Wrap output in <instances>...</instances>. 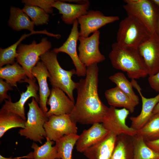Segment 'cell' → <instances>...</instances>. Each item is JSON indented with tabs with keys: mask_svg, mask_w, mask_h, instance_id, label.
<instances>
[{
	"mask_svg": "<svg viewBox=\"0 0 159 159\" xmlns=\"http://www.w3.org/2000/svg\"><path fill=\"white\" fill-rule=\"evenodd\" d=\"M159 112V102L155 107L153 112V114Z\"/></svg>",
	"mask_w": 159,
	"mask_h": 159,
	"instance_id": "obj_38",
	"label": "cell"
},
{
	"mask_svg": "<svg viewBox=\"0 0 159 159\" xmlns=\"http://www.w3.org/2000/svg\"><path fill=\"white\" fill-rule=\"evenodd\" d=\"M36 34H43L50 37L56 38V34L50 33L46 30L42 31H35L26 34L22 35L19 39L14 44L5 49H0V66L2 67L5 64H13L15 62V58L17 56V48L23 40L30 35Z\"/></svg>",
	"mask_w": 159,
	"mask_h": 159,
	"instance_id": "obj_24",
	"label": "cell"
},
{
	"mask_svg": "<svg viewBox=\"0 0 159 159\" xmlns=\"http://www.w3.org/2000/svg\"><path fill=\"white\" fill-rule=\"evenodd\" d=\"M119 19L117 16H106L100 11L89 10L77 19L80 25V37H88L102 26Z\"/></svg>",
	"mask_w": 159,
	"mask_h": 159,
	"instance_id": "obj_11",
	"label": "cell"
},
{
	"mask_svg": "<svg viewBox=\"0 0 159 159\" xmlns=\"http://www.w3.org/2000/svg\"><path fill=\"white\" fill-rule=\"evenodd\" d=\"M99 71L97 63L87 67L85 77L77 82L76 101L69 115L76 123H102L108 111L109 107L102 102L98 94Z\"/></svg>",
	"mask_w": 159,
	"mask_h": 159,
	"instance_id": "obj_1",
	"label": "cell"
},
{
	"mask_svg": "<svg viewBox=\"0 0 159 159\" xmlns=\"http://www.w3.org/2000/svg\"><path fill=\"white\" fill-rule=\"evenodd\" d=\"M79 136L77 134L65 135L55 141L57 159H72L73 149Z\"/></svg>",
	"mask_w": 159,
	"mask_h": 159,
	"instance_id": "obj_28",
	"label": "cell"
},
{
	"mask_svg": "<svg viewBox=\"0 0 159 159\" xmlns=\"http://www.w3.org/2000/svg\"><path fill=\"white\" fill-rule=\"evenodd\" d=\"M51 47V43L46 38H43L39 43L34 41L29 44H19L16 51L17 62L23 67L29 79H34L32 73V69L39 62L40 56Z\"/></svg>",
	"mask_w": 159,
	"mask_h": 159,
	"instance_id": "obj_6",
	"label": "cell"
},
{
	"mask_svg": "<svg viewBox=\"0 0 159 159\" xmlns=\"http://www.w3.org/2000/svg\"><path fill=\"white\" fill-rule=\"evenodd\" d=\"M10 12L8 23L12 29L16 31L26 29L31 32L34 31V22L22 9L14 6H11Z\"/></svg>",
	"mask_w": 159,
	"mask_h": 159,
	"instance_id": "obj_23",
	"label": "cell"
},
{
	"mask_svg": "<svg viewBox=\"0 0 159 159\" xmlns=\"http://www.w3.org/2000/svg\"><path fill=\"white\" fill-rule=\"evenodd\" d=\"M90 4L67 3L64 1L54 0L52 7L57 9L62 15L61 19L65 24L71 25L89 10Z\"/></svg>",
	"mask_w": 159,
	"mask_h": 159,
	"instance_id": "obj_18",
	"label": "cell"
},
{
	"mask_svg": "<svg viewBox=\"0 0 159 159\" xmlns=\"http://www.w3.org/2000/svg\"><path fill=\"white\" fill-rule=\"evenodd\" d=\"M54 1L53 0H23L22 2L25 4L38 6L44 9L47 13L52 14L53 11L52 5Z\"/></svg>",
	"mask_w": 159,
	"mask_h": 159,
	"instance_id": "obj_33",
	"label": "cell"
},
{
	"mask_svg": "<svg viewBox=\"0 0 159 159\" xmlns=\"http://www.w3.org/2000/svg\"><path fill=\"white\" fill-rule=\"evenodd\" d=\"M148 81L151 88L159 92V71L155 74L149 76Z\"/></svg>",
	"mask_w": 159,
	"mask_h": 159,
	"instance_id": "obj_35",
	"label": "cell"
},
{
	"mask_svg": "<svg viewBox=\"0 0 159 159\" xmlns=\"http://www.w3.org/2000/svg\"><path fill=\"white\" fill-rule=\"evenodd\" d=\"M155 32L159 36V7H158V14L156 22Z\"/></svg>",
	"mask_w": 159,
	"mask_h": 159,
	"instance_id": "obj_37",
	"label": "cell"
},
{
	"mask_svg": "<svg viewBox=\"0 0 159 159\" xmlns=\"http://www.w3.org/2000/svg\"><path fill=\"white\" fill-rule=\"evenodd\" d=\"M154 4L158 7H159V0H151Z\"/></svg>",
	"mask_w": 159,
	"mask_h": 159,
	"instance_id": "obj_39",
	"label": "cell"
},
{
	"mask_svg": "<svg viewBox=\"0 0 159 159\" xmlns=\"http://www.w3.org/2000/svg\"><path fill=\"white\" fill-rule=\"evenodd\" d=\"M109 57L113 67L126 72L131 79L145 78L148 75L143 59L138 50L123 48L113 43Z\"/></svg>",
	"mask_w": 159,
	"mask_h": 159,
	"instance_id": "obj_2",
	"label": "cell"
},
{
	"mask_svg": "<svg viewBox=\"0 0 159 159\" xmlns=\"http://www.w3.org/2000/svg\"><path fill=\"white\" fill-rule=\"evenodd\" d=\"M105 95L110 106L125 108L131 113L134 112L135 107L138 105L117 86L106 90Z\"/></svg>",
	"mask_w": 159,
	"mask_h": 159,
	"instance_id": "obj_21",
	"label": "cell"
},
{
	"mask_svg": "<svg viewBox=\"0 0 159 159\" xmlns=\"http://www.w3.org/2000/svg\"><path fill=\"white\" fill-rule=\"evenodd\" d=\"M132 137L133 159H159V152L149 147L142 137L136 134Z\"/></svg>",
	"mask_w": 159,
	"mask_h": 159,
	"instance_id": "obj_29",
	"label": "cell"
},
{
	"mask_svg": "<svg viewBox=\"0 0 159 159\" xmlns=\"http://www.w3.org/2000/svg\"><path fill=\"white\" fill-rule=\"evenodd\" d=\"M44 127L46 138L54 141L65 135L77 134V132L76 123L72 121L69 115H52L45 122Z\"/></svg>",
	"mask_w": 159,
	"mask_h": 159,
	"instance_id": "obj_10",
	"label": "cell"
},
{
	"mask_svg": "<svg viewBox=\"0 0 159 159\" xmlns=\"http://www.w3.org/2000/svg\"><path fill=\"white\" fill-rule=\"evenodd\" d=\"M37 102L32 97L31 102L28 103L29 110L25 128L20 130L19 133L26 138L42 143V140L46 137L44 126L48 118L39 107Z\"/></svg>",
	"mask_w": 159,
	"mask_h": 159,
	"instance_id": "obj_7",
	"label": "cell"
},
{
	"mask_svg": "<svg viewBox=\"0 0 159 159\" xmlns=\"http://www.w3.org/2000/svg\"><path fill=\"white\" fill-rule=\"evenodd\" d=\"M109 79L138 105L139 104V99L133 90L131 82L127 79L123 73L118 72L115 73L110 76Z\"/></svg>",
	"mask_w": 159,
	"mask_h": 159,
	"instance_id": "obj_31",
	"label": "cell"
},
{
	"mask_svg": "<svg viewBox=\"0 0 159 159\" xmlns=\"http://www.w3.org/2000/svg\"><path fill=\"white\" fill-rule=\"evenodd\" d=\"M130 113L125 108L118 109L110 106L102 123L110 132L117 136L124 134L134 136L137 134V131L126 124Z\"/></svg>",
	"mask_w": 159,
	"mask_h": 159,
	"instance_id": "obj_9",
	"label": "cell"
},
{
	"mask_svg": "<svg viewBox=\"0 0 159 159\" xmlns=\"http://www.w3.org/2000/svg\"><path fill=\"white\" fill-rule=\"evenodd\" d=\"M100 35V32L98 30L90 37H79V58L86 67L94 63L102 62L105 59L99 49Z\"/></svg>",
	"mask_w": 159,
	"mask_h": 159,
	"instance_id": "obj_8",
	"label": "cell"
},
{
	"mask_svg": "<svg viewBox=\"0 0 159 159\" xmlns=\"http://www.w3.org/2000/svg\"><path fill=\"white\" fill-rule=\"evenodd\" d=\"M26 120L14 113L1 109L0 110V138L12 128H25Z\"/></svg>",
	"mask_w": 159,
	"mask_h": 159,
	"instance_id": "obj_26",
	"label": "cell"
},
{
	"mask_svg": "<svg viewBox=\"0 0 159 159\" xmlns=\"http://www.w3.org/2000/svg\"><path fill=\"white\" fill-rule=\"evenodd\" d=\"M151 34L137 20L127 16L120 23L116 42L121 47L138 49Z\"/></svg>",
	"mask_w": 159,
	"mask_h": 159,
	"instance_id": "obj_4",
	"label": "cell"
},
{
	"mask_svg": "<svg viewBox=\"0 0 159 159\" xmlns=\"http://www.w3.org/2000/svg\"><path fill=\"white\" fill-rule=\"evenodd\" d=\"M26 77L24 69L17 62L0 67V78L5 80L12 87H17V82H20Z\"/></svg>",
	"mask_w": 159,
	"mask_h": 159,
	"instance_id": "obj_25",
	"label": "cell"
},
{
	"mask_svg": "<svg viewBox=\"0 0 159 159\" xmlns=\"http://www.w3.org/2000/svg\"><path fill=\"white\" fill-rule=\"evenodd\" d=\"M132 137L124 134L117 136L111 159H133Z\"/></svg>",
	"mask_w": 159,
	"mask_h": 159,
	"instance_id": "obj_22",
	"label": "cell"
},
{
	"mask_svg": "<svg viewBox=\"0 0 159 159\" xmlns=\"http://www.w3.org/2000/svg\"><path fill=\"white\" fill-rule=\"evenodd\" d=\"M133 87L135 88L141 97L142 102V108L140 113L137 116L131 117V127L137 131L142 128L149 120L153 115V110L159 102V93L155 97L147 98L142 94L141 89L135 79L131 81Z\"/></svg>",
	"mask_w": 159,
	"mask_h": 159,
	"instance_id": "obj_16",
	"label": "cell"
},
{
	"mask_svg": "<svg viewBox=\"0 0 159 159\" xmlns=\"http://www.w3.org/2000/svg\"><path fill=\"white\" fill-rule=\"evenodd\" d=\"M147 145L153 150L159 152V139L153 141H145Z\"/></svg>",
	"mask_w": 159,
	"mask_h": 159,
	"instance_id": "obj_36",
	"label": "cell"
},
{
	"mask_svg": "<svg viewBox=\"0 0 159 159\" xmlns=\"http://www.w3.org/2000/svg\"><path fill=\"white\" fill-rule=\"evenodd\" d=\"M57 54L52 50L49 51L42 55L40 58L49 73V79L52 87L62 90L74 102L73 92L77 88V82H74L72 77L76 74V70L74 69L66 70L62 68L57 60Z\"/></svg>",
	"mask_w": 159,
	"mask_h": 159,
	"instance_id": "obj_3",
	"label": "cell"
},
{
	"mask_svg": "<svg viewBox=\"0 0 159 159\" xmlns=\"http://www.w3.org/2000/svg\"><path fill=\"white\" fill-rule=\"evenodd\" d=\"M110 132L102 123H96L84 130L79 135L76 144L77 150L83 153L86 149L103 140Z\"/></svg>",
	"mask_w": 159,
	"mask_h": 159,
	"instance_id": "obj_17",
	"label": "cell"
},
{
	"mask_svg": "<svg viewBox=\"0 0 159 159\" xmlns=\"http://www.w3.org/2000/svg\"><path fill=\"white\" fill-rule=\"evenodd\" d=\"M78 24L77 20H76L66 41L61 47L55 48L52 51L57 54L62 52L69 55L75 67L76 75L79 77H85L87 67L80 61L77 52V43L80 37Z\"/></svg>",
	"mask_w": 159,
	"mask_h": 159,
	"instance_id": "obj_13",
	"label": "cell"
},
{
	"mask_svg": "<svg viewBox=\"0 0 159 159\" xmlns=\"http://www.w3.org/2000/svg\"><path fill=\"white\" fill-rule=\"evenodd\" d=\"M30 17L34 25H39L47 24L49 15L42 8L34 5L25 4L22 9Z\"/></svg>",
	"mask_w": 159,
	"mask_h": 159,
	"instance_id": "obj_32",
	"label": "cell"
},
{
	"mask_svg": "<svg viewBox=\"0 0 159 159\" xmlns=\"http://www.w3.org/2000/svg\"><path fill=\"white\" fill-rule=\"evenodd\" d=\"M46 141L44 144L39 146L33 143L31 146L34 152L27 155L28 158L34 159H57V151L55 146H52L54 141L46 138Z\"/></svg>",
	"mask_w": 159,
	"mask_h": 159,
	"instance_id": "obj_27",
	"label": "cell"
},
{
	"mask_svg": "<svg viewBox=\"0 0 159 159\" xmlns=\"http://www.w3.org/2000/svg\"><path fill=\"white\" fill-rule=\"evenodd\" d=\"M137 132V135L142 137L145 141L158 139L159 112L153 114L148 122Z\"/></svg>",
	"mask_w": 159,
	"mask_h": 159,
	"instance_id": "obj_30",
	"label": "cell"
},
{
	"mask_svg": "<svg viewBox=\"0 0 159 159\" xmlns=\"http://www.w3.org/2000/svg\"><path fill=\"white\" fill-rule=\"evenodd\" d=\"M32 73L37 79L39 85V103L40 107L46 114L48 109L47 104L51 91L48 87L47 80L50 74L48 69L42 62H39L32 70Z\"/></svg>",
	"mask_w": 159,
	"mask_h": 159,
	"instance_id": "obj_19",
	"label": "cell"
},
{
	"mask_svg": "<svg viewBox=\"0 0 159 159\" xmlns=\"http://www.w3.org/2000/svg\"><path fill=\"white\" fill-rule=\"evenodd\" d=\"M117 137L110 132L102 141L86 149L84 155L88 159H111Z\"/></svg>",
	"mask_w": 159,
	"mask_h": 159,
	"instance_id": "obj_20",
	"label": "cell"
},
{
	"mask_svg": "<svg viewBox=\"0 0 159 159\" xmlns=\"http://www.w3.org/2000/svg\"><path fill=\"white\" fill-rule=\"evenodd\" d=\"M47 104L50 107L46 113L47 118L52 115H70L75 105L74 102L67 96L60 89L52 87Z\"/></svg>",
	"mask_w": 159,
	"mask_h": 159,
	"instance_id": "obj_15",
	"label": "cell"
},
{
	"mask_svg": "<svg viewBox=\"0 0 159 159\" xmlns=\"http://www.w3.org/2000/svg\"><path fill=\"white\" fill-rule=\"evenodd\" d=\"M150 76L159 71V36L155 32L138 47Z\"/></svg>",
	"mask_w": 159,
	"mask_h": 159,
	"instance_id": "obj_12",
	"label": "cell"
},
{
	"mask_svg": "<svg viewBox=\"0 0 159 159\" xmlns=\"http://www.w3.org/2000/svg\"><path fill=\"white\" fill-rule=\"evenodd\" d=\"M26 82L29 85L26 86V90L21 94L19 101L13 102L10 97L8 100H4L5 103L1 109L16 114L26 120L24 107L25 103L31 97H34L37 102H39V96L37 94L39 87L36 83L34 79H31L27 77L20 82Z\"/></svg>",
	"mask_w": 159,
	"mask_h": 159,
	"instance_id": "obj_14",
	"label": "cell"
},
{
	"mask_svg": "<svg viewBox=\"0 0 159 159\" xmlns=\"http://www.w3.org/2000/svg\"><path fill=\"white\" fill-rule=\"evenodd\" d=\"M123 9L127 16L140 22L152 34L155 32L158 7L150 0H125Z\"/></svg>",
	"mask_w": 159,
	"mask_h": 159,
	"instance_id": "obj_5",
	"label": "cell"
},
{
	"mask_svg": "<svg viewBox=\"0 0 159 159\" xmlns=\"http://www.w3.org/2000/svg\"><path fill=\"white\" fill-rule=\"evenodd\" d=\"M12 87L6 81L3 79H0V102H1L5 99L9 100L10 96L7 94V92L9 90H13Z\"/></svg>",
	"mask_w": 159,
	"mask_h": 159,
	"instance_id": "obj_34",
	"label": "cell"
}]
</instances>
